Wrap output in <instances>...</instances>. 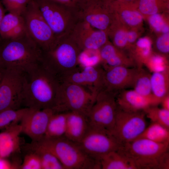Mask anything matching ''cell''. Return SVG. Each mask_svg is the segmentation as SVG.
I'll use <instances>...</instances> for the list:
<instances>
[{"label":"cell","mask_w":169,"mask_h":169,"mask_svg":"<svg viewBox=\"0 0 169 169\" xmlns=\"http://www.w3.org/2000/svg\"><path fill=\"white\" fill-rule=\"evenodd\" d=\"M101 62L99 50H84L80 53L78 64L82 68L98 65Z\"/></svg>","instance_id":"cell-32"},{"label":"cell","mask_w":169,"mask_h":169,"mask_svg":"<svg viewBox=\"0 0 169 169\" xmlns=\"http://www.w3.org/2000/svg\"><path fill=\"white\" fill-rule=\"evenodd\" d=\"M146 127L143 111L128 112L118 108L114 126L108 133L119 147L135 140Z\"/></svg>","instance_id":"cell-8"},{"label":"cell","mask_w":169,"mask_h":169,"mask_svg":"<svg viewBox=\"0 0 169 169\" xmlns=\"http://www.w3.org/2000/svg\"><path fill=\"white\" fill-rule=\"evenodd\" d=\"M6 11L2 2L0 1V28L2 20L5 14Z\"/></svg>","instance_id":"cell-44"},{"label":"cell","mask_w":169,"mask_h":169,"mask_svg":"<svg viewBox=\"0 0 169 169\" xmlns=\"http://www.w3.org/2000/svg\"><path fill=\"white\" fill-rule=\"evenodd\" d=\"M2 75L3 74L2 72L0 71V81L1 80L2 77Z\"/></svg>","instance_id":"cell-47"},{"label":"cell","mask_w":169,"mask_h":169,"mask_svg":"<svg viewBox=\"0 0 169 169\" xmlns=\"http://www.w3.org/2000/svg\"><path fill=\"white\" fill-rule=\"evenodd\" d=\"M108 36L113 39V45L119 49H122L128 45L127 31L123 29H116L110 26L107 32Z\"/></svg>","instance_id":"cell-34"},{"label":"cell","mask_w":169,"mask_h":169,"mask_svg":"<svg viewBox=\"0 0 169 169\" xmlns=\"http://www.w3.org/2000/svg\"><path fill=\"white\" fill-rule=\"evenodd\" d=\"M25 148L27 151L38 155L41 162L42 169H64L54 154L38 141H32L25 146Z\"/></svg>","instance_id":"cell-22"},{"label":"cell","mask_w":169,"mask_h":169,"mask_svg":"<svg viewBox=\"0 0 169 169\" xmlns=\"http://www.w3.org/2000/svg\"><path fill=\"white\" fill-rule=\"evenodd\" d=\"M140 138L158 143L169 142V129L158 124L152 122L135 140Z\"/></svg>","instance_id":"cell-27"},{"label":"cell","mask_w":169,"mask_h":169,"mask_svg":"<svg viewBox=\"0 0 169 169\" xmlns=\"http://www.w3.org/2000/svg\"></svg>","instance_id":"cell-48"},{"label":"cell","mask_w":169,"mask_h":169,"mask_svg":"<svg viewBox=\"0 0 169 169\" xmlns=\"http://www.w3.org/2000/svg\"><path fill=\"white\" fill-rule=\"evenodd\" d=\"M151 88L154 99L157 105L169 95V68L153 72L151 76Z\"/></svg>","instance_id":"cell-23"},{"label":"cell","mask_w":169,"mask_h":169,"mask_svg":"<svg viewBox=\"0 0 169 169\" xmlns=\"http://www.w3.org/2000/svg\"><path fill=\"white\" fill-rule=\"evenodd\" d=\"M117 95L104 90L98 92L87 116L90 127L108 133L112 130L118 108Z\"/></svg>","instance_id":"cell-9"},{"label":"cell","mask_w":169,"mask_h":169,"mask_svg":"<svg viewBox=\"0 0 169 169\" xmlns=\"http://www.w3.org/2000/svg\"><path fill=\"white\" fill-rule=\"evenodd\" d=\"M20 169H42L40 159L35 153L27 151L19 167Z\"/></svg>","instance_id":"cell-36"},{"label":"cell","mask_w":169,"mask_h":169,"mask_svg":"<svg viewBox=\"0 0 169 169\" xmlns=\"http://www.w3.org/2000/svg\"><path fill=\"white\" fill-rule=\"evenodd\" d=\"M78 13L80 20L107 33L114 18V13L109 5L99 0H85Z\"/></svg>","instance_id":"cell-12"},{"label":"cell","mask_w":169,"mask_h":169,"mask_svg":"<svg viewBox=\"0 0 169 169\" xmlns=\"http://www.w3.org/2000/svg\"><path fill=\"white\" fill-rule=\"evenodd\" d=\"M21 16L27 31L42 51L49 48L56 38L34 0H30Z\"/></svg>","instance_id":"cell-10"},{"label":"cell","mask_w":169,"mask_h":169,"mask_svg":"<svg viewBox=\"0 0 169 169\" xmlns=\"http://www.w3.org/2000/svg\"><path fill=\"white\" fill-rule=\"evenodd\" d=\"M77 143L87 154L99 162L102 156L110 151H117L119 147L107 132L90 127Z\"/></svg>","instance_id":"cell-13"},{"label":"cell","mask_w":169,"mask_h":169,"mask_svg":"<svg viewBox=\"0 0 169 169\" xmlns=\"http://www.w3.org/2000/svg\"><path fill=\"white\" fill-rule=\"evenodd\" d=\"M0 169H17L16 166L7 158L0 157Z\"/></svg>","instance_id":"cell-41"},{"label":"cell","mask_w":169,"mask_h":169,"mask_svg":"<svg viewBox=\"0 0 169 169\" xmlns=\"http://www.w3.org/2000/svg\"><path fill=\"white\" fill-rule=\"evenodd\" d=\"M136 49L138 50H143L151 49V44L148 38L143 37L138 40L136 43Z\"/></svg>","instance_id":"cell-40"},{"label":"cell","mask_w":169,"mask_h":169,"mask_svg":"<svg viewBox=\"0 0 169 169\" xmlns=\"http://www.w3.org/2000/svg\"><path fill=\"white\" fill-rule=\"evenodd\" d=\"M137 6L142 15L150 16L167 9L169 0H137Z\"/></svg>","instance_id":"cell-28"},{"label":"cell","mask_w":169,"mask_h":169,"mask_svg":"<svg viewBox=\"0 0 169 169\" xmlns=\"http://www.w3.org/2000/svg\"><path fill=\"white\" fill-rule=\"evenodd\" d=\"M169 142L158 143L140 138L120 146L117 151L136 169H169Z\"/></svg>","instance_id":"cell-3"},{"label":"cell","mask_w":169,"mask_h":169,"mask_svg":"<svg viewBox=\"0 0 169 169\" xmlns=\"http://www.w3.org/2000/svg\"><path fill=\"white\" fill-rule=\"evenodd\" d=\"M137 37V33L134 31L131 30L127 32V38L128 44L134 42Z\"/></svg>","instance_id":"cell-42"},{"label":"cell","mask_w":169,"mask_h":169,"mask_svg":"<svg viewBox=\"0 0 169 169\" xmlns=\"http://www.w3.org/2000/svg\"><path fill=\"white\" fill-rule=\"evenodd\" d=\"M99 52L105 69L119 66L136 67L134 60L127 57L119 49L108 41L99 50Z\"/></svg>","instance_id":"cell-19"},{"label":"cell","mask_w":169,"mask_h":169,"mask_svg":"<svg viewBox=\"0 0 169 169\" xmlns=\"http://www.w3.org/2000/svg\"><path fill=\"white\" fill-rule=\"evenodd\" d=\"M28 109L27 108L18 110L8 109L0 112V129L20 122Z\"/></svg>","instance_id":"cell-29"},{"label":"cell","mask_w":169,"mask_h":169,"mask_svg":"<svg viewBox=\"0 0 169 169\" xmlns=\"http://www.w3.org/2000/svg\"><path fill=\"white\" fill-rule=\"evenodd\" d=\"M37 141L54 154L64 169H101L98 161L87 154L77 143L64 136L44 137Z\"/></svg>","instance_id":"cell-5"},{"label":"cell","mask_w":169,"mask_h":169,"mask_svg":"<svg viewBox=\"0 0 169 169\" xmlns=\"http://www.w3.org/2000/svg\"><path fill=\"white\" fill-rule=\"evenodd\" d=\"M100 0L104 3H109L111 2V1H113L114 0Z\"/></svg>","instance_id":"cell-46"},{"label":"cell","mask_w":169,"mask_h":169,"mask_svg":"<svg viewBox=\"0 0 169 169\" xmlns=\"http://www.w3.org/2000/svg\"><path fill=\"white\" fill-rule=\"evenodd\" d=\"M0 112L5 110H18L22 105L23 71L7 69L0 71Z\"/></svg>","instance_id":"cell-11"},{"label":"cell","mask_w":169,"mask_h":169,"mask_svg":"<svg viewBox=\"0 0 169 169\" xmlns=\"http://www.w3.org/2000/svg\"><path fill=\"white\" fill-rule=\"evenodd\" d=\"M42 51V64L61 83L80 69L78 58L82 50L70 34L56 38L49 48Z\"/></svg>","instance_id":"cell-2"},{"label":"cell","mask_w":169,"mask_h":169,"mask_svg":"<svg viewBox=\"0 0 169 169\" xmlns=\"http://www.w3.org/2000/svg\"><path fill=\"white\" fill-rule=\"evenodd\" d=\"M30 0H2L6 10L19 16H21L25 10Z\"/></svg>","instance_id":"cell-33"},{"label":"cell","mask_w":169,"mask_h":169,"mask_svg":"<svg viewBox=\"0 0 169 169\" xmlns=\"http://www.w3.org/2000/svg\"><path fill=\"white\" fill-rule=\"evenodd\" d=\"M137 68L119 66L104 69L101 90L117 94L132 87Z\"/></svg>","instance_id":"cell-16"},{"label":"cell","mask_w":169,"mask_h":169,"mask_svg":"<svg viewBox=\"0 0 169 169\" xmlns=\"http://www.w3.org/2000/svg\"><path fill=\"white\" fill-rule=\"evenodd\" d=\"M67 112L54 113L49 121L44 137L57 138L64 136Z\"/></svg>","instance_id":"cell-26"},{"label":"cell","mask_w":169,"mask_h":169,"mask_svg":"<svg viewBox=\"0 0 169 169\" xmlns=\"http://www.w3.org/2000/svg\"><path fill=\"white\" fill-rule=\"evenodd\" d=\"M156 48L157 51L163 55L169 52V33H163L156 40Z\"/></svg>","instance_id":"cell-37"},{"label":"cell","mask_w":169,"mask_h":169,"mask_svg":"<svg viewBox=\"0 0 169 169\" xmlns=\"http://www.w3.org/2000/svg\"><path fill=\"white\" fill-rule=\"evenodd\" d=\"M116 101L118 108L128 112L143 111L151 106H156L152 100L139 95L133 90L120 91L116 95Z\"/></svg>","instance_id":"cell-18"},{"label":"cell","mask_w":169,"mask_h":169,"mask_svg":"<svg viewBox=\"0 0 169 169\" xmlns=\"http://www.w3.org/2000/svg\"><path fill=\"white\" fill-rule=\"evenodd\" d=\"M145 64L153 72L162 71L169 68L164 58L160 55H151Z\"/></svg>","instance_id":"cell-35"},{"label":"cell","mask_w":169,"mask_h":169,"mask_svg":"<svg viewBox=\"0 0 169 169\" xmlns=\"http://www.w3.org/2000/svg\"><path fill=\"white\" fill-rule=\"evenodd\" d=\"M56 38L69 34L80 20L77 12L50 0H34Z\"/></svg>","instance_id":"cell-7"},{"label":"cell","mask_w":169,"mask_h":169,"mask_svg":"<svg viewBox=\"0 0 169 169\" xmlns=\"http://www.w3.org/2000/svg\"><path fill=\"white\" fill-rule=\"evenodd\" d=\"M149 22L152 28L158 32H161L163 27L167 24L162 16L159 13L150 15Z\"/></svg>","instance_id":"cell-38"},{"label":"cell","mask_w":169,"mask_h":169,"mask_svg":"<svg viewBox=\"0 0 169 169\" xmlns=\"http://www.w3.org/2000/svg\"><path fill=\"white\" fill-rule=\"evenodd\" d=\"M90 128L87 116L81 113L71 111L67 113L66 131L64 137L78 143Z\"/></svg>","instance_id":"cell-20"},{"label":"cell","mask_w":169,"mask_h":169,"mask_svg":"<svg viewBox=\"0 0 169 169\" xmlns=\"http://www.w3.org/2000/svg\"><path fill=\"white\" fill-rule=\"evenodd\" d=\"M121 2L127 3H132L134 2L137 1V0H118Z\"/></svg>","instance_id":"cell-45"},{"label":"cell","mask_w":169,"mask_h":169,"mask_svg":"<svg viewBox=\"0 0 169 169\" xmlns=\"http://www.w3.org/2000/svg\"><path fill=\"white\" fill-rule=\"evenodd\" d=\"M104 72V69L98 65L85 67L70 74L63 82L87 87L91 92L97 93L102 88Z\"/></svg>","instance_id":"cell-17"},{"label":"cell","mask_w":169,"mask_h":169,"mask_svg":"<svg viewBox=\"0 0 169 169\" xmlns=\"http://www.w3.org/2000/svg\"><path fill=\"white\" fill-rule=\"evenodd\" d=\"M162 108L169 110V95L164 97L161 103Z\"/></svg>","instance_id":"cell-43"},{"label":"cell","mask_w":169,"mask_h":169,"mask_svg":"<svg viewBox=\"0 0 169 169\" xmlns=\"http://www.w3.org/2000/svg\"><path fill=\"white\" fill-rule=\"evenodd\" d=\"M152 122L158 124L169 129V110L151 106L143 111Z\"/></svg>","instance_id":"cell-30"},{"label":"cell","mask_w":169,"mask_h":169,"mask_svg":"<svg viewBox=\"0 0 169 169\" xmlns=\"http://www.w3.org/2000/svg\"><path fill=\"white\" fill-rule=\"evenodd\" d=\"M99 162L102 169H136L131 161L117 151H112L104 155Z\"/></svg>","instance_id":"cell-24"},{"label":"cell","mask_w":169,"mask_h":169,"mask_svg":"<svg viewBox=\"0 0 169 169\" xmlns=\"http://www.w3.org/2000/svg\"><path fill=\"white\" fill-rule=\"evenodd\" d=\"M22 133L20 125H11L0 133V157L7 158L20 148L19 135Z\"/></svg>","instance_id":"cell-21"},{"label":"cell","mask_w":169,"mask_h":169,"mask_svg":"<svg viewBox=\"0 0 169 169\" xmlns=\"http://www.w3.org/2000/svg\"><path fill=\"white\" fill-rule=\"evenodd\" d=\"M97 93L80 85L64 82L60 84L52 110L54 113L74 111L87 116Z\"/></svg>","instance_id":"cell-6"},{"label":"cell","mask_w":169,"mask_h":169,"mask_svg":"<svg viewBox=\"0 0 169 169\" xmlns=\"http://www.w3.org/2000/svg\"><path fill=\"white\" fill-rule=\"evenodd\" d=\"M76 11L81 7L85 0H50Z\"/></svg>","instance_id":"cell-39"},{"label":"cell","mask_w":169,"mask_h":169,"mask_svg":"<svg viewBox=\"0 0 169 169\" xmlns=\"http://www.w3.org/2000/svg\"><path fill=\"white\" fill-rule=\"evenodd\" d=\"M51 109L38 110L28 108L20 122L22 133L37 141L43 138L49 119L54 113Z\"/></svg>","instance_id":"cell-14"},{"label":"cell","mask_w":169,"mask_h":169,"mask_svg":"<svg viewBox=\"0 0 169 169\" xmlns=\"http://www.w3.org/2000/svg\"><path fill=\"white\" fill-rule=\"evenodd\" d=\"M42 53L27 32L16 38H0V71L14 69L24 71L41 62Z\"/></svg>","instance_id":"cell-4"},{"label":"cell","mask_w":169,"mask_h":169,"mask_svg":"<svg viewBox=\"0 0 169 169\" xmlns=\"http://www.w3.org/2000/svg\"><path fill=\"white\" fill-rule=\"evenodd\" d=\"M132 86L139 95L152 100L158 105L153 97L151 88V74L142 67H137Z\"/></svg>","instance_id":"cell-25"},{"label":"cell","mask_w":169,"mask_h":169,"mask_svg":"<svg viewBox=\"0 0 169 169\" xmlns=\"http://www.w3.org/2000/svg\"><path fill=\"white\" fill-rule=\"evenodd\" d=\"M23 21V19L21 16L9 13L5 14L1 25L0 38H7L13 30Z\"/></svg>","instance_id":"cell-31"},{"label":"cell","mask_w":169,"mask_h":169,"mask_svg":"<svg viewBox=\"0 0 169 169\" xmlns=\"http://www.w3.org/2000/svg\"><path fill=\"white\" fill-rule=\"evenodd\" d=\"M61 83L41 61L23 71L22 105L38 110L53 109Z\"/></svg>","instance_id":"cell-1"},{"label":"cell","mask_w":169,"mask_h":169,"mask_svg":"<svg viewBox=\"0 0 169 169\" xmlns=\"http://www.w3.org/2000/svg\"><path fill=\"white\" fill-rule=\"evenodd\" d=\"M81 49L99 50L108 41L106 32L96 29L80 20L70 34Z\"/></svg>","instance_id":"cell-15"}]
</instances>
